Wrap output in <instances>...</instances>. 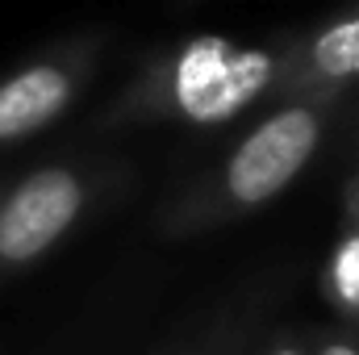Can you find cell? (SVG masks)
Listing matches in <instances>:
<instances>
[{
	"mask_svg": "<svg viewBox=\"0 0 359 355\" xmlns=\"http://www.w3.org/2000/svg\"><path fill=\"white\" fill-rule=\"evenodd\" d=\"M280 92L276 46H238L222 34H196L159 51L117 96L109 121L226 126Z\"/></svg>",
	"mask_w": 359,
	"mask_h": 355,
	"instance_id": "cell-1",
	"label": "cell"
},
{
	"mask_svg": "<svg viewBox=\"0 0 359 355\" xmlns=\"http://www.w3.org/2000/svg\"><path fill=\"white\" fill-rule=\"evenodd\" d=\"M326 134L322 100H284L259 126H251L238 147L217 163V172L188 188L163 217L172 239L205 234L226 222H238L276 201L292 180L309 168Z\"/></svg>",
	"mask_w": 359,
	"mask_h": 355,
	"instance_id": "cell-2",
	"label": "cell"
},
{
	"mask_svg": "<svg viewBox=\"0 0 359 355\" xmlns=\"http://www.w3.org/2000/svg\"><path fill=\"white\" fill-rule=\"evenodd\" d=\"M92 180L67 163H46L0 201V272H21L42 260L88 209Z\"/></svg>",
	"mask_w": 359,
	"mask_h": 355,
	"instance_id": "cell-3",
	"label": "cell"
},
{
	"mask_svg": "<svg viewBox=\"0 0 359 355\" xmlns=\"http://www.w3.org/2000/svg\"><path fill=\"white\" fill-rule=\"evenodd\" d=\"M96 59H100V38H80L4 76L0 80V147L34 138L38 130L59 121L92 80Z\"/></svg>",
	"mask_w": 359,
	"mask_h": 355,
	"instance_id": "cell-4",
	"label": "cell"
},
{
	"mask_svg": "<svg viewBox=\"0 0 359 355\" xmlns=\"http://www.w3.org/2000/svg\"><path fill=\"white\" fill-rule=\"evenodd\" d=\"M280 55V100H330L359 80V13L322 21L276 46Z\"/></svg>",
	"mask_w": 359,
	"mask_h": 355,
	"instance_id": "cell-5",
	"label": "cell"
},
{
	"mask_svg": "<svg viewBox=\"0 0 359 355\" xmlns=\"http://www.w3.org/2000/svg\"><path fill=\"white\" fill-rule=\"evenodd\" d=\"M322 297L359 326V217L343 213L339 239L322 264Z\"/></svg>",
	"mask_w": 359,
	"mask_h": 355,
	"instance_id": "cell-6",
	"label": "cell"
},
{
	"mask_svg": "<svg viewBox=\"0 0 359 355\" xmlns=\"http://www.w3.org/2000/svg\"><path fill=\"white\" fill-rule=\"evenodd\" d=\"M309 355H359L355 339H318Z\"/></svg>",
	"mask_w": 359,
	"mask_h": 355,
	"instance_id": "cell-7",
	"label": "cell"
},
{
	"mask_svg": "<svg viewBox=\"0 0 359 355\" xmlns=\"http://www.w3.org/2000/svg\"><path fill=\"white\" fill-rule=\"evenodd\" d=\"M264 355H309V347L301 339H276V343H268Z\"/></svg>",
	"mask_w": 359,
	"mask_h": 355,
	"instance_id": "cell-8",
	"label": "cell"
},
{
	"mask_svg": "<svg viewBox=\"0 0 359 355\" xmlns=\"http://www.w3.org/2000/svg\"><path fill=\"white\" fill-rule=\"evenodd\" d=\"M343 213L359 217V176H351L347 180V188H343Z\"/></svg>",
	"mask_w": 359,
	"mask_h": 355,
	"instance_id": "cell-9",
	"label": "cell"
}]
</instances>
